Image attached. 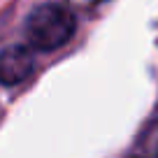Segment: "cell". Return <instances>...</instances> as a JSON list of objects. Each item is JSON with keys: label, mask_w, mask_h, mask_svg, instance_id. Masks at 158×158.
<instances>
[{"label": "cell", "mask_w": 158, "mask_h": 158, "mask_svg": "<svg viewBox=\"0 0 158 158\" xmlns=\"http://www.w3.org/2000/svg\"><path fill=\"white\" fill-rule=\"evenodd\" d=\"M74 14L60 2H44L33 10L26 21V37L40 51H54L74 35Z\"/></svg>", "instance_id": "cell-1"}, {"label": "cell", "mask_w": 158, "mask_h": 158, "mask_svg": "<svg viewBox=\"0 0 158 158\" xmlns=\"http://www.w3.org/2000/svg\"><path fill=\"white\" fill-rule=\"evenodd\" d=\"M81 2H89V5H98V2H105V0H81Z\"/></svg>", "instance_id": "cell-3"}, {"label": "cell", "mask_w": 158, "mask_h": 158, "mask_svg": "<svg viewBox=\"0 0 158 158\" xmlns=\"http://www.w3.org/2000/svg\"><path fill=\"white\" fill-rule=\"evenodd\" d=\"M33 72V54L26 47H10L0 54V84L14 86Z\"/></svg>", "instance_id": "cell-2"}]
</instances>
